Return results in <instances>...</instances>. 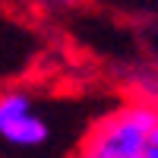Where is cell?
I'll use <instances>...</instances> for the list:
<instances>
[{"mask_svg": "<svg viewBox=\"0 0 158 158\" xmlns=\"http://www.w3.org/2000/svg\"><path fill=\"white\" fill-rule=\"evenodd\" d=\"M73 158H158V104L120 101L92 120Z\"/></svg>", "mask_w": 158, "mask_h": 158, "instance_id": "6da1fadb", "label": "cell"}, {"mask_svg": "<svg viewBox=\"0 0 158 158\" xmlns=\"http://www.w3.org/2000/svg\"><path fill=\"white\" fill-rule=\"evenodd\" d=\"M54 139L48 114L25 85L0 89V142L13 152H41Z\"/></svg>", "mask_w": 158, "mask_h": 158, "instance_id": "7a4b0ae2", "label": "cell"}]
</instances>
